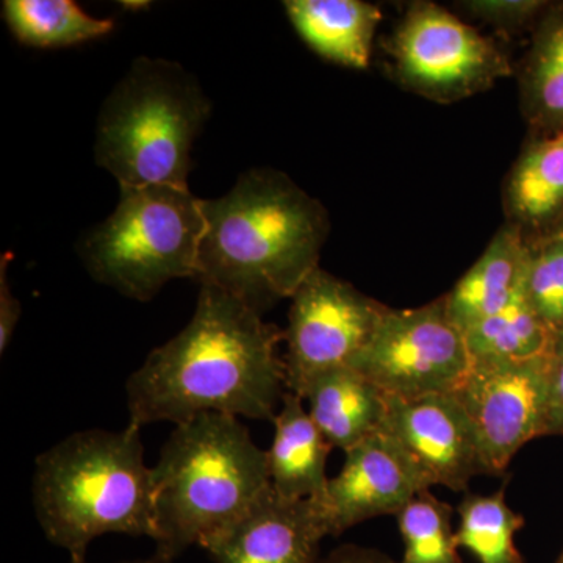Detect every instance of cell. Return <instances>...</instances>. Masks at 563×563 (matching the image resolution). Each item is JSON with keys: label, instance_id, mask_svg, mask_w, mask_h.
<instances>
[{"label": "cell", "instance_id": "obj_1", "mask_svg": "<svg viewBox=\"0 0 563 563\" xmlns=\"http://www.w3.org/2000/svg\"><path fill=\"white\" fill-rule=\"evenodd\" d=\"M284 340L261 313L201 285L190 322L129 377V422L177 426L203 413L273 421L287 391Z\"/></svg>", "mask_w": 563, "mask_h": 563}, {"label": "cell", "instance_id": "obj_19", "mask_svg": "<svg viewBox=\"0 0 563 563\" xmlns=\"http://www.w3.org/2000/svg\"><path fill=\"white\" fill-rule=\"evenodd\" d=\"M520 107L532 135L563 131V2H550L520 70Z\"/></svg>", "mask_w": 563, "mask_h": 563}, {"label": "cell", "instance_id": "obj_27", "mask_svg": "<svg viewBox=\"0 0 563 563\" xmlns=\"http://www.w3.org/2000/svg\"><path fill=\"white\" fill-rule=\"evenodd\" d=\"M11 254H3L0 258V354L9 350L11 339L16 332L21 320V302L11 291L9 282V265Z\"/></svg>", "mask_w": 563, "mask_h": 563}, {"label": "cell", "instance_id": "obj_5", "mask_svg": "<svg viewBox=\"0 0 563 563\" xmlns=\"http://www.w3.org/2000/svg\"><path fill=\"white\" fill-rule=\"evenodd\" d=\"M210 111L201 85L179 63L136 58L99 111L96 163L120 185L188 188L192 146Z\"/></svg>", "mask_w": 563, "mask_h": 563}, {"label": "cell", "instance_id": "obj_29", "mask_svg": "<svg viewBox=\"0 0 563 563\" xmlns=\"http://www.w3.org/2000/svg\"><path fill=\"white\" fill-rule=\"evenodd\" d=\"M69 563H88L84 562H69ZM114 563H174V559L166 558L158 553L150 555V558L128 559V561L114 562Z\"/></svg>", "mask_w": 563, "mask_h": 563}, {"label": "cell", "instance_id": "obj_22", "mask_svg": "<svg viewBox=\"0 0 563 563\" xmlns=\"http://www.w3.org/2000/svg\"><path fill=\"white\" fill-rule=\"evenodd\" d=\"M506 484L492 495L468 493L459 504L461 523L455 540L477 563H526L515 544V533L523 528L525 518L507 504Z\"/></svg>", "mask_w": 563, "mask_h": 563}, {"label": "cell", "instance_id": "obj_10", "mask_svg": "<svg viewBox=\"0 0 563 563\" xmlns=\"http://www.w3.org/2000/svg\"><path fill=\"white\" fill-rule=\"evenodd\" d=\"M550 355L520 363H473L455 391L472 418L492 476L544 435Z\"/></svg>", "mask_w": 563, "mask_h": 563}, {"label": "cell", "instance_id": "obj_2", "mask_svg": "<svg viewBox=\"0 0 563 563\" xmlns=\"http://www.w3.org/2000/svg\"><path fill=\"white\" fill-rule=\"evenodd\" d=\"M195 280L265 313L320 268L331 229L322 203L276 169L243 173L228 195L203 201Z\"/></svg>", "mask_w": 563, "mask_h": 563}, {"label": "cell", "instance_id": "obj_24", "mask_svg": "<svg viewBox=\"0 0 563 563\" xmlns=\"http://www.w3.org/2000/svg\"><path fill=\"white\" fill-rule=\"evenodd\" d=\"M525 298L554 333L563 332V225L526 239Z\"/></svg>", "mask_w": 563, "mask_h": 563}, {"label": "cell", "instance_id": "obj_25", "mask_svg": "<svg viewBox=\"0 0 563 563\" xmlns=\"http://www.w3.org/2000/svg\"><path fill=\"white\" fill-rule=\"evenodd\" d=\"M544 0H468L461 9L474 20L484 22L499 32L533 31L548 9Z\"/></svg>", "mask_w": 563, "mask_h": 563}, {"label": "cell", "instance_id": "obj_16", "mask_svg": "<svg viewBox=\"0 0 563 563\" xmlns=\"http://www.w3.org/2000/svg\"><path fill=\"white\" fill-rule=\"evenodd\" d=\"M273 424V443L266 450L273 490L287 499L321 498L331 479L325 465L333 448L301 396L285 391Z\"/></svg>", "mask_w": 563, "mask_h": 563}, {"label": "cell", "instance_id": "obj_30", "mask_svg": "<svg viewBox=\"0 0 563 563\" xmlns=\"http://www.w3.org/2000/svg\"><path fill=\"white\" fill-rule=\"evenodd\" d=\"M559 563H563V554L561 555V559H559Z\"/></svg>", "mask_w": 563, "mask_h": 563}, {"label": "cell", "instance_id": "obj_4", "mask_svg": "<svg viewBox=\"0 0 563 563\" xmlns=\"http://www.w3.org/2000/svg\"><path fill=\"white\" fill-rule=\"evenodd\" d=\"M154 472L155 553L206 548L272 490L266 451L231 415L203 413L174 428Z\"/></svg>", "mask_w": 563, "mask_h": 563}, {"label": "cell", "instance_id": "obj_18", "mask_svg": "<svg viewBox=\"0 0 563 563\" xmlns=\"http://www.w3.org/2000/svg\"><path fill=\"white\" fill-rule=\"evenodd\" d=\"M303 401L325 440L343 453L383 431L387 418V396L351 366L322 374Z\"/></svg>", "mask_w": 563, "mask_h": 563}, {"label": "cell", "instance_id": "obj_13", "mask_svg": "<svg viewBox=\"0 0 563 563\" xmlns=\"http://www.w3.org/2000/svg\"><path fill=\"white\" fill-rule=\"evenodd\" d=\"M328 523L318 499L269 490L203 550L214 563H318Z\"/></svg>", "mask_w": 563, "mask_h": 563}, {"label": "cell", "instance_id": "obj_26", "mask_svg": "<svg viewBox=\"0 0 563 563\" xmlns=\"http://www.w3.org/2000/svg\"><path fill=\"white\" fill-rule=\"evenodd\" d=\"M544 435L563 437V332L555 333L548 362L547 428Z\"/></svg>", "mask_w": 563, "mask_h": 563}, {"label": "cell", "instance_id": "obj_20", "mask_svg": "<svg viewBox=\"0 0 563 563\" xmlns=\"http://www.w3.org/2000/svg\"><path fill=\"white\" fill-rule=\"evenodd\" d=\"M473 363H520L544 358L555 333L536 313L523 295L501 312L463 331Z\"/></svg>", "mask_w": 563, "mask_h": 563}, {"label": "cell", "instance_id": "obj_15", "mask_svg": "<svg viewBox=\"0 0 563 563\" xmlns=\"http://www.w3.org/2000/svg\"><path fill=\"white\" fill-rule=\"evenodd\" d=\"M507 222L525 239L558 231L563 225V131L532 135L504 187Z\"/></svg>", "mask_w": 563, "mask_h": 563}, {"label": "cell", "instance_id": "obj_6", "mask_svg": "<svg viewBox=\"0 0 563 563\" xmlns=\"http://www.w3.org/2000/svg\"><path fill=\"white\" fill-rule=\"evenodd\" d=\"M202 199L172 185H120L117 209L85 233L79 254L99 284L147 302L168 282L198 269Z\"/></svg>", "mask_w": 563, "mask_h": 563}, {"label": "cell", "instance_id": "obj_11", "mask_svg": "<svg viewBox=\"0 0 563 563\" xmlns=\"http://www.w3.org/2000/svg\"><path fill=\"white\" fill-rule=\"evenodd\" d=\"M384 429L401 444L431 487L465 492L479 474L492 476L472 418L455 391L417 399L387 396Z\"/></svg>", "mask_w": 563, "mask_h": 563}, {"label": "cell", "instance_id": "obj_9", "mask_svg": "<svg viewBox=\"0 0 563 563\" xmlns=\"http://www.w3.org/2000/svg\"><path fill=\"white\" fill-rule=\"evenodd\" d=\"M387 306L350 282L314 269L291 298L284 332L285 388L301 396L313 380L351 366L372 340Z\"/></svg>", "mask_w": 563, "mask_h": 563}, {"label": "cell", "instance_id": "obj_28", "mask_svg": "<svg viewBox=\"0 0 563 563\" xmlns=\"http://www.w3.org/2000/svg\"><path fill=\"white\" fill-rule=\"evenodd\" d=\"M318 563H396L390 555L374 548L358 547V544H343L332 553L321 558Z\"/></svg>", "mask_w": 563, "mask_h": 563}, {"label": "cell", "instance_id": "obj_12", "mask_svg": "<svg viewBox=\"0 0 563 563\" xmlns=\"http://www.w3.org/2000/svg\"><path fill=\"white\" fill-rule=\"evenodd\" d=\"M340 473L318 498L329 537L383 517L398 515L415 496L431 490L401 444L383 429L344 453Z\"/></svg>", "mask_w": 563, "mask_h": 563}, {"label": "cell", "instance_id": "obj_23", "mask_svg": "<svg viewBox=\"0 0 563 563\" xmlns=\"http://www.w3.org/2000/svg\"><path fill=\"white\" fill-rule=\"evenodd\" d=\"M404 553L399 563H463L453 529V507L421 492L396 515Z\"/></svg>", "mask_w": 563, "mask_h": 563}, {"label": "cell", "instance_id": "obj_8", "mask_svg": "<svg viewBox=\"0 0 563 563\" xmlns=\"http://www.w3.org/2000/svg\"><path fill=\"white\" fill-rule=\"evenodd\" d=\"M472 365L465 333L451 320L442 296L417 309L387 307L351 368L388 398L417 399L457 391Z\"/></svg>", "mask_w": 563, "mask_h": 563}, {"label": "cell", "instance_id": "obj_17", "mask_svg": "<svg viewBox=\"0 0 563 563\" xmlns=\"http://www.w3.org/2000/svg\"><path fill=\"white\" fill-rule=\"evenodd\" d=\"M288 20L310 49L324 60L366 69L383 11L362 0H287Z\"/></svg>", "mask_w": 563, "mask_h": 563}, {"label": "cell", "instance_id": "obj_7", "mask_svg": "<svg viewBox=\"0 0 563 563\" xmlns=\"http://www.w3.org/2000/svg\"><path fill=\"white\" fill-rule=\"evenodd\" d=\"M387 51L398 84L432 102L463 101L514 74L495 41L433 2L407 9Z\"/></svg>", "mask_w": 563, "mask_h": 563}, {"label": "cell", "instance_id": "obj_14", "mask_svg": "<svg viewBox=\"0 0 563 563\" xmlns=\"http://www.w3.org/2000/svg\"><path fill=\"white\" fill-rule=\"evenodd\" d=\"M526 257L523 232L504 222L479 261L443 296L451 320L466 331L523 295Z\"/></svg>", "mask_w": 563, "mask_h": 563}, {"label": "cell", "instance_id": "obj_21", "mask_svg": "<svg viewBox=\"0 0 563 563\" xmlns=\"http://www.w3.org/2000/svg\"><path fill=\"white\" fill-rule=\"evenodd\" d=\"M2 16L14 38L41 49L77 46L114 27L113 21L91 16L73 0H7Z\"/></svg>", "mask_w": 563, "mask_h": 563}, {"label": "cell", "instance_id": "obj_3", "mask_svg": "<svg viewBox=\"0 0 563 563\" xmlns=\"http://www.w3.org/2000/svg\"><path fill=\"white\" fill-rule=\"evenodd\" d=\"M140 432L131 422L120 431L87 429L36 457L33 510L69 562L87 561L90 544L109 533L154 537V472Z\"/></svg>", "mask_w": 563, "mask_h": 563}]
</instances>
